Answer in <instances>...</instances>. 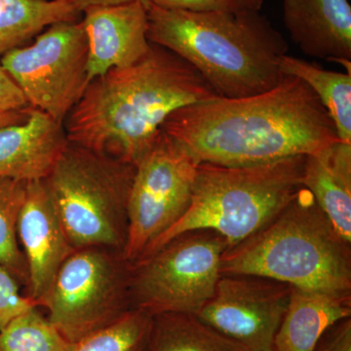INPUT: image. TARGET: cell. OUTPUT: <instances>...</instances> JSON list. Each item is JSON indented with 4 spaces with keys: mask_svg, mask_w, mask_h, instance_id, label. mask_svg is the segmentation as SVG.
Masks as SVG:
<instances>
[{
    "mask_svg": "<svg viewBox=\"0 0 351 351\" xmlns=\"http://www.w3.org/2000/svg\"><path fill=\"white\" fill-rule=\"evenodd\" d=\"M161 131L198 162L250 166L311 156L338 142L334 122L308 85L285 76L265 93L217 97L171 113Z\"/></svg>",
    "mask_w": 351,
    "mask_h": 351,
    "instance_id": "obj_1",
    "label": "cell"
},
{
    "mask_svg": "<svg viewBox=\"0 0 351 351\" xmlns=\"http://www.w3.org/2000/svg\"><path fill=\"white\" fill-rule=\"evenodd\" d=\"M217 97L191 64L151 43L137 63L89 82L64 130L69 142L136 166L171 113Z\"/></svg>",
    "mask_w": 351,
    "mask_h": 351,
    "instance_id": "obj_2",
    "label": "cell"
},
{
    "mask_svg": "<svg viewBox=\"0 0 351 351\" xmlns=\"http://www.w3.org/2000/svg\"><path fill=\"white\" fill-rule=\"evenodd\" d=\"M147 38L191 64L223 98L265 93L286 76L279 60L287 41L261 11L197 13L151 4Z\"/></svg>",
    "mask_w": 351,
    "mask_h": 351,
    "instance_id": "obj_3",
    "label": "cell"
},
{
    "mask_svg": "<svg viewBox=\"0 0 351 351\" xmlns=\"http://www.w3.org/2000/svg\"><path fill=\"white\" fill-rule=\"evenodd\" d=\"M221 272L254 274L294 288L351 295V243L302 186L269 223L226 249Z\"/></svg>",
    "mask_w": 351,
    "mask_h": 351,
    "instance_id": "obj_4",
    "label": "cell"
},
{
    "mask_svg": "<svg viewBox=\"0 0 351 351\" xmlns=\"http://www.w3.org/2000/svg\"><path fill=\"white\" fill-rule=\"evenodd\" d=\"M306 157L250 166L200 162L189 209L138 260L191 230H214L228 247L248 239L280 213L302 188Z\"/></svg>",
    "mask_w": 351,
    "mask_h": 351,
    "instance_id": "obj_5",
    "label": "cell"
},
{
    "mask_svg": "<svg viewBox=\"0 0 351 351\" xmlns=\"http://www.w3.org/2000/svg\"><path fill=\"white\" fill-rule=\"evenodd\" d=\"M135 171L133 164L68 143L43 182L75 250L104 247L123 253Z\"/></svg>",
    "mask_w": 351,
    "mask_h": 351,
    "instance_id": "obj_6",
    "label": "cell"
},
{
    "mask_svg": "<svg viewBox=\"0 0 351 351\" xmlns=\"http://www.w3.org/2000/svg\"><path fill=\"white\" fill-rule=\"evenodd\" d=\"M228 247L218 232L195 230L131 263V308L152 316L196 315L213 297L221 274V258Z\"/></svg>",
    "mask_w": 351,
    "mask_h": 351,
    "instance_id": "obj_7",
    "label": "cell"
},
{
    "mask_svg": "<svg viewBox=\"0 0 351 351\" xmlns=\"http://www.w3.org/2000/svg\"><path fill=\"white\" fill-rule=\"evenodd\" d=\"M130 263L104 247L78 249L62 265L44 306L48 320L76 343L131 311Z\"/></svg>",
    "mask_w": 351,
    "mask_h": 351,
    "instance_id": "obj_8",
    "label": "cell"
},
{
    "mask_svg": "<svg viewBox=\"0 0 351 351\" xmlns=\"http://www.w3.org/2000/svg\"><path fill=\"white\" fill-rule=\"evenodd\" d=\"M29 107L64 124L89 84L88 40L82 22H60L34 43L0 58Z\"/></svg>",
    "mask_w": 351,
    "mask_h": 351,
    "instance_id": "obj_9",
    "label": "cell"
},
{
    "mask_svg": "<svg viewBox=\"0 0 351 351\" xmlns=\"http://www.w3.org/2000/svg\"><path fill=\"white\" fill-rule=\"evenodd\" d=\"M199 162L160 131L136 165L128 200L123 258L134 263L147 246L184 216L191 205Z\"/></svg>",
    "mask_w": 351,
    "mask_h": 351,
    "instance_id": "obj_10",
    "label": "cell"
},
{
    "mask_svg": "<svg viewBox=\"0 0 351 351\" xmlns=\"http://www.w3.org/2000/svg\"><path fill=\"white\" fill-rule=\"evenodd\" d=\"M292 286L254 274H221L213 297L196 314L248 351H274Z\"/></svg>",
    "mask_w": 351,
    "mask_h": 351,
    "instance_id": "obj_11",
    "label": "cell"
},
{
    "mask_svg": "<svg viewBox=\"0 0 351 351\" xmlns=\"http://www.w3.org/2000/svg\"><path fill=\"white\" fill-rule=\"evenodd\" d=\"M17 230L29 272L27 297L44 306L58 271L75 249L69 243L43 180L27 182Z\"/></svg>",
    "mask_w": 351,
    "mask_h": 351,
    "instance_id": "obj_12",
    "label": "cell"
},
{
    "mask_svg": "<svg viewBox=\"0 0 351 351\" xmlns=\"http://www.w3.org/2000/svg\"><path fill=\"white\" fill-rule=\"evenodd\" d=\"M147 9L142 2L134 1L83 10L89 82L112 69L137 63L149 52Z\"/></svg>",
    "mask_w": 351,
    "mask_h": 351,
    "instance_id": "obj_13",
    "label": "cell"
},
{
    "mask_svg": "<svg viewBox=\"0 0 351 351\" xmlns=\"http://www.w3.org/2000/svg\"><path fill=\"white\" fill-rule=\"evenodd\" d=\"M68 143L63 123L29 107L24 121L0 127V178L45 179Z\"/></svg>",
    "mask_w": 351,
    "mask_h": 351,
    "instance_id": "obj_14",
    "label": "cell"
},
{
    "mask_svg": "<svg viewBox=\"0 0 351 351\" xmlns=\"http://www.w3.org/2000/svg\"><path fill=\"white\" fill-rule=\"evenodd\" d=\"M283 20L291 39L304 54L350 61L348 0H283Z\"/></svg>",
    "mask_w": 351,
    "mask_h": 351,
    "instance_id": "obj_15",
    "label": "cell"
},
{
    "mask_svg": "<svg viewBox=\"0 0 351 351\" xmlns=\"http://www.w3.org/2000/svg\"><path fill=\"white\" fill-rule=\"evenodd\" d=\"M302 186L339 234L351 243V144L338 142L306 157Z\"/></svg>",
    "mask_w": 351,
    "mask_h": 351,
    "instance_id": "obj_16",
    "label": "cell"
},
{
    "mask_svg": "<svg viewBox=\"0 0 351 351\" xmlns=\"http://www.w3.org/2000/svg\"><path fill=\"white\" fill-rule=\"evenodd\" d=\"M351 317V295L292 287L274 351H313L328 328Z\"/></svg>",
    "mask_w": 351,
    "mask_h": 351,
    "instance_id": "obj_17",
    "label": "cell"
},
{
    "mask_svg": "<svg viewBox=\"0 0 351 351\" xmlns=\"http://www.w3.org/2000/svg\"><path fill=\"white\" fill-rule=\"evenodd\" d=\"M71 0H0V58L60 22L82 19Z\"/></svg>",
    "mask_w": 351,
    "mask_h": 351,
    "instance_id": "obj_18",
    "label": "cell"
},
{
    "mask_svg": "<svg viewBox=\"0 0 351 351\" xmlns=\"http://www.w3.org/2000/svg\"><path fill=\"white\" fill-rule=\"evenodd\" d=\"M279 69L311 87L334 122L339 140L351 144V73L327 71L287 54L279 60Z\"/></svg>",
    "mask_w": 351,
    "mask_h": 351,
    "instance_id": "obj_19",
    "label": "cell"
},
{
    "mask_svg": "<svg viewBox=\"0 0 351 351\" xmlns=\"http://www.w3.org/2000/svg\"><path fill=\"white\" fill-rule=\"evenodd\" d=\"M147 351H248L226 338L195 314L152 316Z\"/></svg>",
    "mask_w": 351,
    "mask_h": 351,
    "instance_id": "obj_20",
    "label": "cell"
},
{
    "mask_svg": "<svg viewBox=\"0 0 351 351\" xmlns=\"http://www.w3.org/2000/svg\"><path fill=\"white\" fill-rule=\"evenodd\" d=\"M27 184V182L0 178V267L27 285V261L18 244L17 230Z\"/></svg>",
    "mask_w": 351,
    "mask_h": 351,
    "instance_id": "obj_21",
    "label": "cell"
},
{
    "mask_svg": "<svg viewBox=\"0 0 351 351\" xmlns=\"http://www.w3.org/2000/svg\"><path fill=\"white\" fill-rule=\"evenodd\" d=\"M75 345L36 307L20 314L0 331V351H73Z\"/></svg>",
    "mask_w": 351,
    "mask_h": 351,
    "instance_id": "obj_22",
    "label": "cell"
},
{
    "mask_svg": "<svg viewBox=\"0 0 351 351\" xmlns=\"http://www.w3.org/2000/svg\"><path fill=\"white\" fill-rule=\"evenodd\" d=\"M152 316L131 309L112 324L88 335L73 351H147Z\"/></svg>",
    "mask_w": 351,
    "mask_h": 351,
    "instance_id": "obj_23",
    "label": "cell"
},
{
    "mask_svg": "<svg viewBox=\"0 0 351 351\" xmlns=\"http://www.w3.org/2000/svg\"><path fill=\"white\" fill-rule=\"evenodd\" d=\"M151 2L161 8L197 13L261 11L263 4V0H151Z\"/></svg>",
    "mask_w": 351,
    "mask_h": 351,
    "instance_id": "obj_24",
    "label": "cell"
},
{
    "mask_svg": "<svg viewBox=\"0 0 351 351\" xmlns=\"http://www.w3.org/2000/svg\"><path fill=\"white\" fill-rule=\"evenodd\" d=\"M38 306L34 300L21 293L20 281L0 267V331L20 314Z\"/></svg>",
    "mask_w": 351,
    "mask_h": 351,
    "instance_id": "obj_25",
    "label": "cell"
},
{
    "mask_svg": "<svg viewBox=\"0 0 351 351\" xmlns=\"http://www.w3.org/2000/svg\"><path fill=\"white\" fill-rule=\"evenodd\" d=\"M313 351H351V317L328 328Z\"/></svg>",
    "mask_w": 351,
    "mask_h": 351,
    "instance_id": "obj_26",
    "label": "cell"
},
{
    "mask_svg": "<svg viewBox=\"0 0 351 351\" xmlns=\"http://www.w3.org/2000/svg\"><path fill=\"white\" fill-rule=\"evenodd\" d=\"M29 107L24 94L0 59V112H16Z\"/></svg>",
    "mask_w": 351,
    "mask_h": 351,
    "instance_id": "obj_27",
    "label": "cell"
},
{
    "mask_svg": "<svg viewBox=\"0 0 351 351\" xmlns=\"http://www.w3.org/2000/svg\"><path fill=\"white\" fill-rule=\"evenodd\" d=\"M75 6L83 12L88 7L119 5V4L129 3V2L140 1L149 8L151 0H71Z\"/></svg>",
    "mask_w": 351,
    "mask_h": 351,
    "instance_id": "obj_28",
    "label": "cell"
},
{
    "mask_svg": "<svg viewBox=\"0 0 351 351\" xmlns=\"http://www.w3.org/2000/svg\"><path fill=\"white\" fill-rule=\"evenodd\" d=\"M29 107L25 110H16V112H0V127L24 121L29 114Z\"/></svg>",
    "mask_w": 351,
    "mask_h": 351,
    "instance_id": "obj_29",
    "label": "cell"
}]
</instances>
